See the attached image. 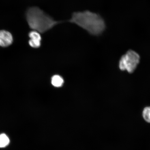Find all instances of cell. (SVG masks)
<instances>
[{
  "mask_svg": "<svg viewBox=\"0 0 150 150\" xmlns=\"http://www.w3.org/2000/svg\"><path fill=\"white\" fill-rule=\"evenodd\" d=\"M94 36H99L105 30L106 25L100 14L88 10L74 12L68 21Z\"/></svg>",
  "mask_w": 150,
  "mask_h": 150,
  "instance_id": "cell-1",
  "label": "cell"
},
{
  "mask_svg": "<svg viewBox=\"0 0 150 150\" xmlns=\"http://www.w3.org/2000/svg\"><path fill=\"white\" fill-rule=\"evenodd\" d=\"M26 16L30 27L40 33L49 31L62 22L55 20L37 7H31L28 9Z\"/></svg>",
  "mask_w": 150,
  "mask_h": 150,
  "instance_id": "cell-2",
  "label": "cell"
},
{
  "mask_svg": "<svg viewBox=\"0 0 150 150\" xmlns=\"http://www.w3.org/2000/svg\"><path fill=\"white\" fill-rule=\"evenodd\" d=\"M139 55L134 50H130L122 56L119 62V68L122 71L127 70L132 73L135 70L139 62Z\"/></svg>",
  "mask_w": 150,
  "mask_h": 150,
  "instance_id": "cell-3",
  "label": "cell"
},
{
  "mask_svg": "<svg viewBox=\"0 0 150 150\" xmlns=\"http://www.w3.org/2000/svg\"><path fill=\"white\" fill-rule=\"evenodd\" d=\"M29 36L30 38L29 41L30 46L35 48L40 47L42 45V37L40 33L33 30L30 32Z\"/></svg>",
  "mask_w": 150,
  "mask_h": 150,
  "instance_id": "cell-4",
  "label": "cell"
},
{
  "mask_svg": "<svg viewBox=\"0 0 150 150\" xmlns=\"http://www.w3.org/2000/svg\"><path fill=\"white\" fill-rule=\"evenodd\" d=\"M13 42V37L9 32L4 30L0 31V46L6 47H8Z\"/></svg>",
  "mask_w": 150,
  "mask_h": 150,
  "instance_id": "cell-5",
  "label": "cell"
},
{
  "mask_svg": "<svg viewBox=\"0 0 150 150\" xmlns=\"http://www.w3.org/2000/svg\"><path fill=\"white\" fill-rule=\"evenodd\" d=\"M52 83L54 87H61L64 83L63 79L59 75L54 76L52 79Z\"/></svg>",
  "mask_w": 150,
  "mask_h": 150,
  "instance_id": "cell-6",
  "label": "cell"
},
{
  "mask_svg": "<svg viewBox=\"0 0 150 150\" xmlns=\"http://www.w3.org/2000/svg\"><path fill=\"white\" fill-rule=\"evenodd\" d=\"M10 142L9 139L6 134H0V148L6 147Z\"/></svg>",
  "mask_w": 150,
  "mask_h": 150,
  "instance_id": "cell-7",
  "label": "cell"
},
{
  "mask_svg": "<svg viewBox=\"0 0 150 150\" xmlns=\"http://www.w3.org/2000/svg\"><path fill=\"white\" fill-rule=\"evenodd\" d=\"M142 116L146 122L150 123V106L144 108L142 112Z\"/></svg>",
  "mask_w": 150,
  "mask_h": 150,
  "instance_id": "cell-8",
  "label": "cell"
}]
</instances>
